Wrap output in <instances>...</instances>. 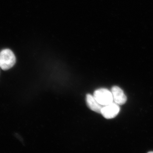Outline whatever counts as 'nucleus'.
<instances>
[{
    "mask_svg": "<svg viewBox=\"0 0 153 153\" xmlns=\"http://www.w3.org/2000/svg\"><path fill=\"white\" fill-rule=\"evenodd\" d=\"M111 93L115 102L119 105L124 104L127 101V97L123 91L117 86H114L111 88Z\"/></svg>",
    "mask_w": 153,
    "mask_h": 153,
    "instance_id": "obj_4",
    "label": "nucleus"
},
{
    "mask_svg": "<svg viewBox=\"0 0 153 153\" xmlns=\"http://www.w3.org/2000/svg\"><path fill=\"white\" fill-rule=\"evenodd\" d=\"M94 97L99 104L106 105L113 102V98L111 91L106 88H100L95 91Z\"/></svg>",
    "mask_w": 153,
    "mask_h": 153,
    "instance_id": "obj_2",
    "label": "nucleus"
},
{
    "mask_svg": "<svg viewBox=\"0 0 153 153\" xmlns=\"http://www.w3.org/2000/svg\"><path fill=\"white\" fill-rule=\"evenodd\" d=\"M120 111V108L118 105L112 102L102 107L101 114L105 118L110 119L116 117L119 113Z\"/></svg>",
    "mask_w": 153,
    "mask_h": 153,
    "instance_id": "obj_3",
    "label": "nucleus"
},
{
    "mask_svg": "<svg viewBox=\"0 0 153 153\" xmlns=\"http://www.w3.org/2000/svg\"><path fill=\"white\" fill-rule=\"evenodd\" d=\"M16 62L13 52L10 49H5L0 52V67L3 70H7L13 67Z\"/></svg>",
    "mask_w": 153,
    "mask_h": 153,
    "instance_id": "obj_1",
    "label": "nucleus"
},
{
    "mask_svg": "<svg viewBox=\"0 0 153 153\" xmlns=\"http://www.w3.org/2000/svg\"><path fill=\"white\" fill-rule=\"evenodd\" d=\"M0 68H1V67H0Z\"/></svg>",
    "mask_w": 153,
    "mask_h": 153,
    "instance_id": "obj_6",
    "label": "nucleus"
},
{
    "mask_svg": "<svg viewBox=\"0 0 153 153\" xmlns=\"http://www.w3.org/2000/svg\"><path fill=\"white\" fill-rule=\"evenodd\" d=\"M86 103L89 108L94 111L101 114L102 105L97 102L94 96L87 94L86 96Z\"/></svg>",
    "mask_w": 153,
    "mask_h": 153,
    "instance_id": "obj_5",
    "label": "nucleus"
}]
</instances>
